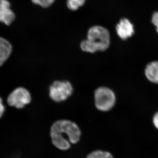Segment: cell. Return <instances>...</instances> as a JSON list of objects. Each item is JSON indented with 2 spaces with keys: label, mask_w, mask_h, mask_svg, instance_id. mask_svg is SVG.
<instances>
[{
  "label": "cell",
  "mask_w": 158,
  "mask_h": 158,
  "mask_svg": "<svg viewBox=\"0 0 158 158\" xmlns=\"http://www.w3.org/2000/svg\"><path fill=\"white\" fill-rule=\"evenodd\" d=\"M6 110V107L5 105L3 104L2 99L0 97V118H2V116L4 115Z\"/></svg>",
  "instance_id": "14"
},
{
  "label": "cell",
  "mask_w": 158,
  "mask_h": 158,
  "mask_svg": "<svg viewBox=\"0 0 158 158\" xmlns=\"http://www.w3.org/2000/svg\"><path fill=\"white\" fill-rule=\"evenodd\" d=\"M81 131L73 122L69 120H57L51 127L50 135L54 146L59 150H67L71 144H76L80 141Z\"/></svg>",
  "instance_id": "1"
},
{
  "label": "cell",
  "mask_w": 158,
  "mask_h": 158,
  "mask_svg": "<svg viewBox=\"0 0 158 158\" xmlns=\"http://www.w3.org/2000/svg\"><path fill=\"white\" fill-rule=\"evenodd\" d=\"M152 22L155 26L156 31L158 34V11H156L153 14Z\"/></svg>",
  "instance_id": "13"
},
{
  "label": "cell",
  "mask_w": 158,
  "mask_h": 158,
  "mask_svg": "<svg viewBox=\"0 0 158 158\" xmlns=\"http://www.w3.org/2000/svg\"><path fill=\"white\" fill-rule=\"evenodd\" d=\"M116 31L118 37L123 40L131 37L135 33L134 25L127 18H123L116 26Z\"/></svg>",
  "instance_id": "6"
},
{
  "label": "cell",
  "mask_w": 158,
  "mask_h": 158,
  "mask_svg": "<svg viewBox=\"0 0 158 158\" xmlns=\"http://www.w3.org/2000/svg\"><path fill=\"white\" fill-rule=\"evenodd\" d=\"M55 0H31L35 5H37L42 7L47 8L50 7L54 3Z\"/></svg>",
  "instance_id": "12"
},
{
  "label": "cell",
  "mask_w": 158,
  "mask_h": 158,
  "mask_svg": "<svg viewBox=\"0 0 158 158\" xmlns=\"http://www.w3.org/2000/svg\"><path fill=\"white\" fill-rule=\"evenodd\" d=\"M31 101V94L27 89L23 87L15 89L8 96V104L16 109H21Z\"/></svg>",
  "instance_id": "5"
},
{
  "label": "cell",
  "mask_w": 158,
  "mask_h": 158,
  "mask_svg": "<svg viewBox=\"0 0 158 158\" xmlns=\"http://www.w3.org/2000/svg\"><path fill=\"white\" fill-rule=\"evenodd\" d=\"M95 106L102 112L113 109L116 102V97L113 90L106 87H100L94 92Z\"/></svg>",
  "instance_id": "3"
},
{
  "label": "cell",
  "mask_w": 158,
  "mask_h": 158,
  "mask_svg": "<svg viewBox=\"0 0 158 158\" xmlns=\"http://www.w3.org/2000/svg\"><path fill=\"white\" fill-rule=\"evenodd\" d=\"M12 51L11 43L5 38L0 37V67L9 59Z\"/></svg>",
  "instance_id": "8"
},
{
  "label": "cell",
  "mask_w": 158,
  "mask_h": 158,
  "mask_svg": "<svg viewBox=\"0 0 158 158\" xmlns=\"http://www.w3.org/2000/svg\"><path fill=\"white\" fill-rule=\"evenodd\" d=\"M73 88L68 81H56L49 88V96L56 102L64 101L71 96Z\"/></svg>",
  "instance_id": "4"
},
{
  "label": "cell",
  "mask_w": 158,
  "mask_h": 158,
  "mask_svg": "<svg viewBox=\"0 0 158 158\" xmlns=\"http://www.w3.org/2000/svg\"><path fill=\"white\" fill-rule=\"evenodd\" d=\"M144 74L149 81L158 84V61H153L148 63L145 67Z\"/></svg>",
  "instance_id": "9"
},
{
  "label": "cell",
  "mask_w": 158,
  "mask_h": 158,
  "mask_svg": "<svg viewBox=\"0 0 158 158\" xmlns=\"http://www.w3.org/2000/svg\"><path fill=\"white\" fill-rule=\"evenodd\" d=\"M86 0H67L66 5L71 11H76L85 5Z\"/></svg>",
  "instance_id": "10"
},
{
  "label": "cell",
  "mask_w": 158,
  "mask_h": 158,
  "mask_svg": "<svg viewBox=\"0 0 158 158\" xmlns=\"http://www.w3.org/2000/svg\"><path fill=\"white\" fill-rule=\"evenodd\" d=\"M154 125L158 130V112L155 114L152 118Z\"/></svg>",
  "instance_id": "15"
},
{
  "label": "cell",
  "mask_w": 158,
  "mask_h": 158,
  "mask_svg": "<svg viewBox=\"0 0 158 158\" xmlns=\"http://www.w3.org/2000/svg\"><path fill=\"white\" fill-rule=\"evenodd\" d=\"M87 158H113L110 152L102 150L94 151L87 156Z\"/></svg>",
  "instance_id": "11"
},
{
  "label": "cell",
  "mask_w": 158,
  "mask_h": 158,
  "mask_svg": "<svg viewBox=\"0 0 158 158\" xmlns=\"http://www.w3.org/2000/svg\"><path fill=\"white\" fill-rule=\"evenodd\" d=\"M15 15L10 9L8 0H0V22L9 26L14 21Z\"/></svg>",
  "instance_id": "7"
},
{
  "label": "cell",
  "mask_w": 158,
  "mask_h": 158,
  "mask_svg": "<svg viewBox=\"0 0 158 158\" xmlns=\"http://www.w3.org/2000/svg\"><path fill=\"white\" fill-rule=\"evenodd\" d=\"M109 31L100 26H94L89 29L87 39L82 41L81 49L85 52L95 53L107 49L110 45Z\"/></svg>",
  "instance_id": "2"
}]
</instances>
